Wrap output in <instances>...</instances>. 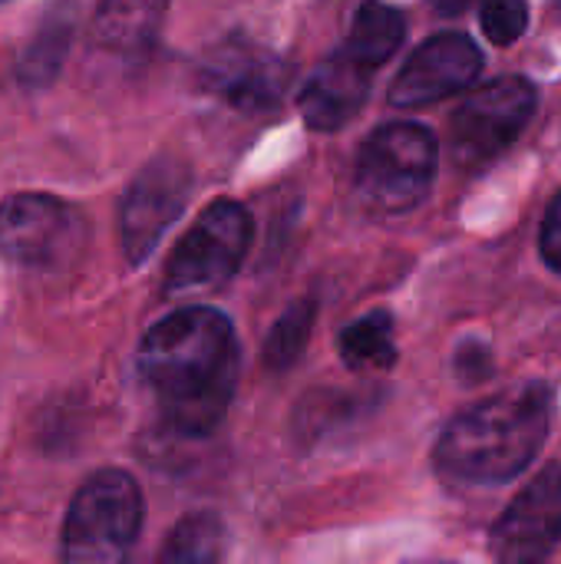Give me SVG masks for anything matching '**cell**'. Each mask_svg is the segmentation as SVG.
<instances>
[{
	"label": "cell",
	"mask_w": 561,
	"mask_h": 564,
	"mask_svg": "<svg viewBox=\"0 0 561 564\" xmlns=\"http://www.w3.org/2000/svg\"><path fill=\"white\" fill-rule=\"evenodd\" d=\"M139 373L172 433L208 436L225 420L241 373L231 321L205 304L179 307L142 337Z\"/></svg>",
	"instance_id": "1"
},
{
	"label": "cell",
	"mask_w": 561,
	"mask_h": 564,
	"mask_svg": "<svg viewBox=\"0 0 561 564\" xmlns=\"http://www.w3.org/2000/svg\"><path fill=\"white\" fill-rule=\"evenodd\" d=\"M552 387L522 383L460 413L436 443V469L450 482L499 486L529 469L549 440Z\"/></svg>",
	"instance_id": "2"
},
{
	"label": "cell",
	"mask_w": 561,
	"mask_h": 564,
	"mask_svg": "<svg viewBox=\"0 0 561 564\" xmlns=\"http://www.w3.org/2000/svg\"><path fill=\"white\" fill-rule=\"evenodd\" d=\"M436 165L440 145L430 129L390 122L364 142L354 169V192L374 215H403L427 198Z\"/></svg>",
	"instance_id": "3"
},
{
	"label": "cell",
	"mask_w": 561,
	"mask_h": 564,
	"mask_svg": "<svg viewBox=\"0 0 561 564\" xmlns=\"http://www.w3.org/2000/svg\"><path fill=\"white\" fill-rule=\"evenodd\" d=\"M142 532V489L122 469L89 476L63 519V562H122Z\"/></svg>",
	"instance_id": "4"
},
{
	"label": "cell",
	"mask_w": 561,
	"mask_h": 564,
	"mask_svg": "<svg viewBox=\"0 0 561 564\" xmlns=\"http://www.w3.org/2000/svg\"><path fill=\"white\" fill-rule=\"evenodd\" d=\"M251 238H255V221L245 205L238 202L208 205L175 245L165 264L162 294L195 297V294L222 288L245 261Z\"/></svg>",
	"instance_id": "5"
},
{
	"label": "cell",
	"mask_w": 561,
	"mask_h": 564,
	"mask_svg": "<svg viewBox=\"0 0 561 564\" xmlns=\"http://www.w3.org/2000/svg\"><path fill=\"white\" fill-rule=\"evenodd\" d=\"M536 86L522 76H503L476 89L450 122V149L460 169L476 172L499 159L529 126Z\"/></svg>",
	"instance_id": "6"
},
{
	"label": "cell",
	"mask_w": 561,
	"mask_h": 564,
	"mask_svg": "<svg viewBox=\"0 0 561 564\" xmlns=\"http://www.w3.org/2000/svg\"><path fill=\"white\" fill-rule=\"evenodd\" d=\"M83 245V215L56 195L20 192L0 202V254L26 268L69 261Z\"/></svg>",
	"instance_id": "7"
},
{
	"label": "cell",
	"mask_w": 561,
	"mask_h": 564,
	"mask_svg": "<svg viewBox=\"0 0 561 564\" xmlns=\"http://www.w3.org/2000/svg\"><path fill=\"white\" fill-rule=\"evenodd\" d=\"M192 192V172L185 162L162 155L152 159L126 188L119 205V245L129 264H142L172 221L182 215Z\"/></svg>",
	"instance_id": "8"
},
{
	"label": "cell",
	"mask_w": 561,
	"mask_h": 564,
	"mask_svg": "<svg viewBox=\"0 0 561 564\" xmlns=\"http://www.w3.org/2000/svg\"><path fill=\"white\" fill-rule=\"evenodd\" d=\"M561 542V463L546 466L493 529V555L506 564L546 562Z\"/></svg>",
	"instance_id": "9"
},
{
	"label": "cell",
	"mask_w": 561,
	"mask_h": 564,
	"mask_svg": "<svg viewBox=\"0 0 561 564\" xmlns=\"http://www.w3.org/2000/svg\"><path fill=\"white\" fill-rule=\"evenodd\" d=\"M288 63L258 43L228 40L202 63V83L245 116L271 112L288 89Z\"/></svg>",
	"instance_id": "10"
},
{
	"label": "cell",
	"mask_w": 561,
	"mask_h": 564,
	"mask_svg": "<svg viewBox=\"0 0 561 564\" xmlns=\"http://www.w3.org/2000/svg\"><path fill=\"white\" fill-rule=\"evenodd\" d=\"M483 69V53L466 33H436L400 69L390 86V106L417 109L466 89Z\"/></svg>",
	"instance_id": "11"
},
{
	"label": "cell",
	"mask_w": 561,
	"mask_h": 564,
	"mask_svg": "<svg viewBox=\"0 0 561 564\" xmlns=\"http://www.w3.org/2000/svg\"><path fill=\"white\" fill-rule=\"evenodd\" d=\"M370 73L374 69L357 56H350L347 50L321 63V69L298 93V109L304 122L317 132L344 129L367 102Z\"/></svg>",
	"instance_id": "12"
},
{
	"label": "cell",
	"mask_w": 561,
	"mask_h": 564,
	"mask_svg": "<svg viewBox=\"0 0 561 564\" xmlns=\"http://www.w3.org/2000/svg\"><path fill=\"white\" fill-rule=\"evenodd\" d=\"M169 0H99L93 36L119 56H139L155 43Z\"/></svg>",
	"instance_id": "13"
},
{
	"label": "cell",
	"mask_w": 561,
	"mask_h": 564,
	"mask_svg": "<svg viewBox=\"0 0 561 564\" xmlns=\"http://www.w3.org/2000/svg\"><path fill=\"white\" fill-rule=\"evenodd\" d=\"M73 43V3H56L36 26L33 40L26 43V50L17 59V79L23 86H46L60 66L63 56Z\"/></svg>",
	"instance_id": "14"
},
{
	"label": "cell",
	"mask_w": 561,
	"mask_h": 564,
	"mask_svg": "<svg viewBox=\"0 0 561 564\" xmlns=\"http://www.w3.org/2000/svg\"><path fill=\"white\" fill-rule=\"evenodd\" d=\"M403 36H407L403 13L390 3L367 0V3H360L357 17L350 23L347 53L357 56L360 63H367L370 69H380L400 50Z\"/></svg>",
	"instance_id": "15"
},
{
	"label": "cell",
	"mask_w": 561,
	"mask_h": 564,
	"mask_svg": "<svg viewBox=\"0 0 561 564\" xmlns=\"http://www.w3.org/2000/svg\"><path fill=\"white\" fill-rule=\"evenodd\" d=\"M341 357L350 370L370 373V370H390L397 364V344H393V317L387 311H370L347 324L341 330Z\"/></svg>",
	"instance_id": "16"
},
{
	"label": "cell",
	"mask_w": 561,
	"mask_h": 564,
	"mask_svg": "<svg viewBox=\"0 0 561 564\" xmlns=\"http://www.w3.org/2000/svg\"><path fill=\"white\" fill-rule=\"evenodd\" d=\"M225 552V525L215 512H195V516H185L165 549L159 552L162 562L172 564H205V562H218Z\"/></svg>",
	"instance_id": "17"
},
{
	"label": "cell",
	"mask_w": 561,
	"mask_h": 564,
	"mask_svg": "<svg viewBox=\"0 0 561 564\" xmlns=\"http://www.w3.org/2000/svg\"><path fill=\"white\" fill-rule=\"evenodd\" d=\"M317 317V304L311 297L294 301L271 327L268 340H265V367H271L274 373H284L288 367H294L308 347L311 327Z\"/></svg>",
	"instance_id": "18"
},
{
	"label": "cell",
	"mask_w": 561,
	"mask_h": 564,
	"mask_svg": "<svg viewBox=\"0 0 561 564\" xmlns=\"http://www.w3.org/2000/svg\"><path fill=\"white\" fill-rule=\"evenodd\" d=\"M529 26L526 0H483V30L493 43H516Z\"/></svg>",
	"instance_id": "19"
},
{
	"label": "cell",
	"mask_w": 561,
	"mask_h": 564,
	"mask_svg": "<svg viewBox=\"0 0 561 564\" xmlns=\"http://www.w3.org/2000/svg\"><path fill=\"white\" fill-rule=\"evenodd\" d=\"M539 248H542L546 264L561 274V192L552 198V205H549V212H546L542 235H539Z\"/></svg>",
	"instance_id": "20"
},
{
	"label": "cell",
	"mask_w": 561,
	"mask_h": 564,
	"mask_svg": "<svg viewBox=\"0 0 561 564\" xmlns=\"http://www.w3.org/2000/svg\"><path fill=\"white\" fill-rule=\"evenodd\" d=\"M456 370H460V377L466 380V383H473V380H483L489 370H493V360H489V350L486 347H463L460 354H456Z\"/></svg>",
	"instance_id": "21"
}]
</instances>
